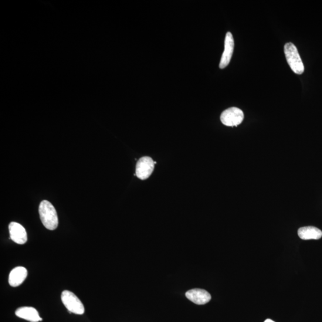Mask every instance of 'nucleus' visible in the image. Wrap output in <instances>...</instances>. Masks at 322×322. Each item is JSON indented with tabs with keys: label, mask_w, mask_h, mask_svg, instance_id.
<instances>
[{
	"label": "nucleus",
	"mask_w": 322,
	"mask_h": 322,
	"mask_svg": "<svg viewBox=\"0 0 322 322\" xmlns=\"http://www.w3.org/2000/svg\"><path fill=\"white\" fill-rule=\"evenodd\" d=\"M15 314L16 316L30 322L42 321L38 311L35 308L31 307H23L18 308Z\"/></svg>",
	"instance_id": "nucleus-10"
},
{
	"label": "nucleus",
	"mask_w": 322,
	"mask_h": 322,
	"mask_svg": "<svg viewBox=\"0 0 322 322\" xmlns=\"http://www.w3.org/2000/svg\"><path fill=\"white\" fill-rule=\"evenodd\" d=\"M284 55L287 62L294 73L302 74L304 71V64L296 46L292 43H288L284 47Z\"/></svg>",
	"instance_id": "nucleus-2"
},
{
	"label": "nucleus",
	"mask_w": 322,
	"mask_h": 322,
	"mask_svg": "<svg viewBox=\"0 0 322 322\" xmlns=\"http://www.w3.org/2000/svg\"><path fill=\"white\" fill-rule=\"evenodd\" d=\"M28 276V271L26 268L19 266L13 269L10 272L9 277L10 285L13 287H19Z\"/></svg>",
	"instance_id": "nucleus-9"
},
{
	"label": "nucleus",
	"mask_w": 322,
	"mask_h": 322,
	"mask_svg": "<svg viewBox=\"0 0 322 322\" xmlns=\"http://www.w3.org/2000/svg\"><path fill=\"white\" fill-rule=\"evenodd\" d=\"M10 239L13 242L23 245L28 240L26 230L23 227L16 222H12L9 226Z\"/></svg>",
	"instance_id": "nucleus-6"
},
{
	"label": "nucleus",
	"mask_w": 322,
	"mask_h": 322,
	"mask_svg": "<svg viewBox=\"0 0 322 322\" xmlns=\"http://www.w3.org/2000/svg\"><path fill=\"white\" fill-rule=\"evenodd\" d=\"M298 235L303 240H318L321 238L322 232L315 227L307 226L298 229Z\"/></svg>",
	"instance_id": "nucleus-11"
},
{
	"label": "nucleus",
	"mask_w": 322,
	"mask_h": 322,
	"mask_svg": "<svg viewBox=\"0 0 322 322\" xmlns=\"http://www.w3.org/2000/svg\"><path fill=\"white\" fill-rule=\"evenodd\" d=\"M264 322H275V321H274L273 320L269 319V318H268V319H266Z\"/></svg>",
	"instance_id": "nucleus-12"
},
{
	"label": "nucleus",
	"mask_w": 322,
	"mask_h": 322,
	"mask_svg": "<svg viewBox=\"0 0 322 322\" xmlns=\"http://www.w3.org/2000/svg\"><path fill=\"white\" fill-rule=\"evenodd\" d=\"M61 300L69 312L76 314H83L85 308L83 304L76 295L69 291H63L61 294Z\"/></svg>",
	"instance_id": "nucleus-3"
},
{
	"label": "nucleus",
	"mask_w": 322,
	"mask_h": 322,
	"mask_svg": "<svg viewBox=\"0 0 322 322\" xmlns=\"http://www.w3.org/2000/svg\"><path fill=\"white\" fill-rule=\"evenodd\" d=\"M186 297L193 303L204 305L209 302L211 296L207 291L202 289L189 290L186 293Z\"/></svg>",
	"instance_id": "nucleus-8"
},
{
	"label": "nucleus",
	"mask_w": 322,
	"mask_h": 322,
	"mask_svg": "<svg viewBox=\"0 0 322 322\" xmlns=\"http://www.w3.org/2000/svg\"><path fill=\"white\" fill-rule=\"evenodd\" d=\"M40 219L44 226L48 230H54L59 225L58 216L54 206L48 201H43L39 206Z\"/></svg>",
	"instance_id": "nucleus-1"
},
{
	"label": "nucleus",
	"mask_w": 322,
	"mask_h": 322,
	"mask_svg": "<svg viewBox=\"0 0 322 322\" xmlns=\"http://www.w3.org/2000/svg\"><path fill=\"white\" fill-rule=\"evenodd\" d=\"M244 119V114L241 110L232 107L223 111L220 120L222 123L228 127H237L242 123Z\"/></svg>",
	"instance_id": "nucleus-4"
},
{
	"label": "nucleus",
	"mask_w": 322,
	"mask_h": 322,
	"mask_svg": "<svg viewBox=\"0 0 322 322\" xmlns=\"http://www.w3.org/2000/svg\"><path fill=\"white\" fill-rule=\"evenodd\" d=\"M234 46H235V43H234L233 35L231 32H228L226 33L225 42V50H224L219 64L220 69L225 68L226 67L228 66L232 59Z\"/></svg>",
	"instance_id": "nucleus-7"
},
{
	"label": "nucleus",
	"mask_w": 322,
	"mask_h": 322,
	"mask_svg": "<svg viewBox=\"0 0 322 322\" xmlns=\"http://www.w3.org/2000/svg\"><path fill=\"white\" fill-rule=\"evenodd\" d=\"M155 165V161L151 157L141 158L136 164L135 175L142 181L148 178L154 171Z\"/></svg>",
	"instance_id": "nucleus-5"
}]
</instances>
